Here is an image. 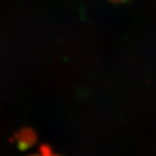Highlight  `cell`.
<instances>
[{
	"mask_svg": "<svg viewBox=\"0 0 156 156\" xmlns=\"http://www.w3.org/2000/svg\"><path fill=\"white\" fill-rule=\"evenodd\" d=\"M15 139L17 141L18 148L21 151H25L32 147L36 143L38 137L36 132L32 128L24 127L16 133Z\"/></svg>",
	"mask_w": 156,
	"mask_h": 156,
	"instance_id": "1",
	"label": "cell"
},
{
	"mask_svg": "<svg viewBox=\"0 0 156 156\" xmlns=\"http://www.w3.org/2000/svg\"><path fill=\"white\" fill-rule=\"evenodd\" d=\"M40 152H41L42 155H46V156L52 155V154L54 153L53 151H52V148L49 146V145H47V144H43V145H41V146L40 147Z\"/></svg>",
	"mask_w": 156,
	"mask_h": 156,
	"instance_id": "2",
	"label": "cell"
},
{
	"mask_svg": "<svg viewBox=\"0 0 156 156\" xmlns=\"http://www.w3.org/2000/svg\"><path fill=\"white\" fill-rule=\"evenodd\" d=\"M110 1L116 2V3H120V2H124V1H126V0H110Z\"/></svg>",
	"mask_w": 156,
	"mask_h": 156,
	"instance_id": "3",
	"label": "cell"
}]
</instances>
